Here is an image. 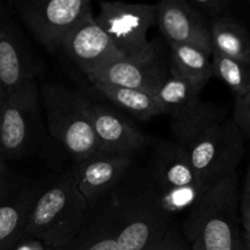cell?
Here are the masks:
<instances>
[{"mask_svg": "<svg viewBox=\"0 0 250 250\" xmlns=\"http://www.w3.org/2000/svg\"><path fill=\"white\" fill-rule=\"evenodd\" d=\"M232 119L244 138L250 139V93L236 97Z\"/></svg>", "mask_w": 250, "mask_h": 250, "instance_id": "26", "label": "cell"}, {"mask_svg": "<svg viewBox=\"0 0 250 250\" xmlns=\"http://www.w3.org/2000/svg\"><path fill=\"white\" fill-rule=\"evenodd\" d=\"M88 210L72 171L44 180L29 214L26 238L39 239L51 250L63 248L80 233Z\"/></svg>", "mask_w": 250, "mask_h": 250, "instance_id": "2", "label": "cell"}, {"mask_svg": "<svg viewBox=\"0 0 250 250\" xmlns=\"http://www.w3.org/2000/svg\"><path fill=\"white\" fill-rule=\"evenodd\" d=\"M41 89L37 83L4 98L0 114V155L5 161L31 153L38 143Z\"/></svg>", "mask_w": 250, "mask_h": 250, "instance_id": "9", "label": "cell"}, {"mask_svg": "<svg viewBox=\"0 0 250 250\" xmlns=\"http://www.w3.org/2000/svg\"><path fill=\"white\" fill-rule=\"evenodd\" d=\"M168 77L170 63L167 65L164 59L160 44L153 41L142 53L122 56L87 80L90 84L106 83L144 90L156 95Z\"/></svg>", "mask_w": 250, "mask_h": 250, "instance_id": "11", "label": "cell"}, {"mask_svg": "<svg viewBox=\"0 0 250 250\" xmlns=\"http://www.w3.org/2000/svg\"><path fill=\"white\" fill-rule=\"evenodd\" d=\"M214 51L250 62V32L236 19L222 17L210 23Z\"/></svg>", "mask_w": 250, "mask_h": 250, "instance_id": "21", "label": "cell"}, {"mask_svg": "<svg viewBox=\"0 0 250 250\" xmlns=\"http://www.w3.org/2000/svg\"><path fill=\"white\" fill-rule=\"evenodd\" d=\"M214 76L225 83L236 97L250 93V62L229 58L214 51L212 53Z\"/></svg>", "mask_w": 250, "mask_h": 250, "instance_id": "22", "label": "cell"}, {"mask_svg": "<svg viewBox=\"0 0 250 250\" xmlns=\"http://www.w3.org/2000/svg\"><path fill=\"white\" fill-rule=\"evenodd\" d=\"M99 6L95 21L122 55H136L148 48V32L156 22L155 5L103 1Z\"/></svg>", "mask_w": 250, "mask_h": 250, "instance_id": "10", "label": "cell"}, {"mask_svg": "<svg viewBox=\"0 0 250 250\" xmlns=\"http://www.w3.org/2000/svg\"><path fill=\"white\" fill-rule=\"evenodd\" d=\"M12 250H51L42 241L36 238H24Z\"/></svg>", "mask_w": 250, "mask_h": 250, "instance_id": "27", "label": "cell"}, {"mask_svg": "<svg viewBox=\"0 0 250 250\" xmlns=\"http://www.w3.org/2000/svg\"><path fill=\"white\" fill-rule=\"evenodd\" d=\"M37 68L21 38L9 23H0V93L15 94L36 82Z\"/></svg>", "mask_w": 250, "mask_h": 250, "instance_id": "16", "label": "cell"}, {"mask_svg": "<svg viewBox=\"0 0 250 250\" xmlns=\"http://www.w3.org/2000/svg\"><path fill=\"white\" fill-rule=\"evenodd\" d=\"M133 167V156L124 154L98 153L76 163L72 172L78 188L89 205L111 192Z\"/></svg>", "mask_w": 250, "mask_h": 250, "instance_id": "15", "label": "cell"}, {"mask_svg": "<svg viewBox=\"0 0 250 250\" xmlns=\"http://www.w3.org/2000/svg\"><path fill=\"white\" fill-rule=\"evenodd\" d=\"M132 168L111 190L119 220L117 243L120 250H146L176 225L159 207L143 172L132 173Z\"/></svg>", "mask_w": 250, "mask_h": 250, "instance_id": "4", "label": "cell"}, {"mask_svg": "<svg viewBox=\"0 0 250 250\" xmlns=\"http://www.w3.org/2000/svg\"><path fill=\"white\" fill-rule=\"evenodd\" d=\"M176 143L185 146L203 129L226 120V109L200 100V92L187 82L170 65V77L156 93Z\"/></svg>", "mask_w": 250, "mask_h": 250, "instance_id": "6", "label": "cell"}, {"mask_svg": "<svg viewBox=\"0 0 250 250\" xmlns=\"http://www.w3.org/2000/svg\"><path fill=\"white\" fill-rule=\"evenodd\" d=\"M239 215H241L242 236H243L244 249L250 250V163L244 181L243 190L239 202Z\"/></svg>", "mask_w": 250, "mask_h": 250, "instance_id": "25", "label": "cell"}, {"mask_svg": "<svg viewBox=\"0 0 250 250\" xmlns=\"http://www.w3.org/2000/svg\"><path fill=\"white\" fill-rule=\"evenodd\" d=\"M6 171V166H5V160L1 158V155H0V173L5 172Z\"/></svg>", "mask_w": 250, "mask_h": 250, "instance_id": "29", "label": "cell"}, {"mask_svg": "<svg viewBox=\"0 0 250 250\" xmlns=\"http://www.w3.org/2000/svg\"><path fill=\"white\" fill-rule=\"evenodd\" d=\"M82 105L89 119L102 153L132 155L154 143L119 109L95 103L82 95Z\"/></svg>", "mask_w": 250, "mask_h": 250, "instance_id": "12", "label": "cell"}, {"mask_svg": "<svg viewBox=\"0 0 250 250\" xmlns=\"http://www.w3.org/2000/svg\"><path fill=\"white\" fill-rule=\"evenodd\" d=\"M239 202L237 172L207 190L181 226L192 250H246Z\"/></svg>", "mask_w": 250, "mask_h": 250, "instance_id": "1", "label": "cell"}, {"mask_svg": "<svg viewBox=\"0 0 250 250\" xmlns=\"http://www.w3.org/2000/svg\"><path fill=\"white\" fill-rule=\"evenodd\" d=\"M92 88L114 106L127 111L138 120L146 121L165 114L156 95L151 93L106 83H94Z\"/></svg>", "mask_w": 250, "mask_h": 250, "instance_id": "19", "label": "cell"}, {"mask_svg": "<svg viewBox=\"0 0 250 250\" xmlns=\"http://www.w3.org/2000/svg\"><path fill=\"white\" fill-rule=\"evenodd\" d=\"M146 250H192V248L181 227L173 226Z\"/></svg>", "mask_w": 250, "mask_h": 250, "instance_id": "24", "label": "cell"}, {"mask_svg": "<svg viewBox=\"0 0 250 250\" xmlns=\"http://www.w3.org/2000/svg\"><path fill=\"white\" fill-rule=\"evenodd\" d=\"M60 51L87 78L124 56L93 15L68 34Z\"/></svg>", "mask_w": 250, "mask_h": 250, "instance_id": "13", "label": "cell"}, {"mask_svg": "<svg viewBox=\"0 0 250 250\" xmlns=\"http://www.w3.org/2000/svg\"><path fill=\"white\" fill-rule=\"evenodd\" d=\"M189 2L209 24L222 17L229 16L232 6L231 0H189Z\"/></svg>", "mask_w": 250, "mask_h": 250, "instance_id": "23", "label": "cell"}, {"mask_svg": "<svg viewBox=\"0 0 250 250\" xmlns=\"http://www.w3.org/2000/svg\"><path fill=\"white\" fill-rule=\"evenodd\" d=\"M183 148L199 177L209 186L237 172L246 153L244 136L232 117L203 129Z\"/></svg>", "mask_w": 250, "mask_h": 250, "instance_id": "7", "label": "cell"}, {"mask_svg": "<svg viewBox=\"0 0 250 250\" xmlns=\"http://www.w3.org/2000/svg\"><path fill=\"white\" fill-rule=\"evenodd\" d=\"M0 23H1V21H0Z\"/></svg>", "mask_w": 250, "mask_h": 250, "instance_id": "31", "label": "cell"}, {"mask_svg": "<svg viewBox=\"0 0 250 250\" xmlns=\"http://www.w3.org/2000/svg\"><path fill=\"white\" fill-rule=\"evenodd\" d=\"M156 6V23L167 43L187 44L212 56L210 24L189 0H163Z\"/></svg>", "mask_w": 250, "mask_h": 250, "instance_id": "14", "label": "cell"}, {"mask_svg": "<svg viewBox=\"0 0 250 250\" xmlns=\"http://www.w3.org/2000/svg\"><path fill=\"white\" fill-rule=\"evenodd\" d=\"M143 175L159 207L172 221L176 215L189 212L211 187L203 182L187 150L176 142L155 141Z\"/></svg>", "mask_w": 250, "mask_h": 250, "instance_id": "3", "label": "cell"}, {"mask_svg": "<svg viewBox=\"0 0 250 250\" xmlns=\"http://www.w3.org/2000/svg\"><path fill=\"white\" fill-rule=\"evenodd\" d=\"M12 186L10 185L9 180H7V172L0 173V203L4 200V198L6 197L7 193L11 190Z\"/></svg>", "mask_w": 250, "mask_h": 250, "instance_id": "28", "label": "cell"}, {"mask_svg": "<svg viewBox=\"0 0 250 250\" xmlns=\"http://www.w3.org/2000/svg\"><path fill=\"white\" fill-rule=\"evenodd\" d=\"M39 89L49 132L75 163L102 153L94 128L83 110L82 94L59 83H45Z\"/></svg>", "mask_w": 250, "mask_h": 250, "instance_id": "5", "label": "cell"}, {"mask_svg": "<svg viewBox=\"0 0 250 250\" xmlns=\"http://www.w3.org/2000/svg\"><path fill=\"white\" fill-rule=\"evenodd\" d=\"M16 6L36 41L50 53L60 51L68 34L93 15L89 0H31Z\"/></svg>", "mask_w": 250, "mask_h": 250, "instance_id": "8", "label": "cell"}, {"mask_svg": "<svg viewBox=\"0 0 250 250\" xmlns=\"http://www.w3.org/2000/svg\"><path fill=\"white\" fill-rule=\"evenodd\" d=\"M43 181H29L17 189L11 188L0 203V250H12L26 238V227Z\"/></svg>", "mask_w": 250, "mask_h": 250, "instance_id": "18", "label": "cell"}, {"mask_svg": "<svg viewBox=\"0 0 250 250\" xmlns=\"http://www.w3.org/2000/svg\"><path fill=\"white\" fill-rule=\"evenodd\" d=\"M170 45V65L185 78L189 84L202 92L210 78L214 76L211 56L202 49L187 44L168 43Z\"/></svg>", "mask_w": 250, "mask_h": 250, "instance_id": "20", "label": "cell"}, {"mask_svg": "<svg viewBox=\"0 0 250 250\" xmlns=\"http://www.w3.org/2000/svg\"><path fill=\"white\" fill-rule=\"evenodd\" d=\"M2 103H4V98H2L1 93H0V114H1V109H2Z\"/></svg>", "mask_w": 250, "mask_h": 250, "instance_id": "30", "label": "cell"}, {"mask_svg": "<svg viewBox=\"0 0 250 250\" xmlns=\"http://www.w3.org/2000/svg\"><path fill=\"white\" fill-rule=\"evenodd\" d=\"M119 220L111 192L89 205L80 233L58 250H120L117 243Z\"/></svg>", "mask_w": 250, "mask_h": 250, "instance_id": "17", "label": "cell"}]
</instances>
